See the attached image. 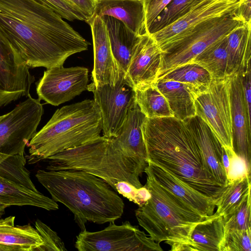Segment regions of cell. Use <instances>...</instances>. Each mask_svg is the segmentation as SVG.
<instances>
[{"instance_id": "cell-1", "label": "cell", "mask_w": 251, "mask_h": 251, "mask_svg": "<svg viewBox=\"0 0 251 251\" xmlns=\"http://www.w3.org/2000/svg\"><path fill=\"white\" fill-rule=\"evenodd\" d=\"M147 161L216 203L226 187L209 173L197 141L186 123L174 117L148 118L142 126Z\"/></svg>"}, {"instance_id": "cell-2", "label": "cell", "mask_w": 251, "mask_h": 251, "mask_svg": "<svg viewBox=\"0 0 251 251\" xmlns=\"http://www.w3.org/2000/svg\"><path fill=\"white\" fill-rule=\"evenodd\" d=\"M35 176L54 201L72 212L81 231L86 229L87 222L114 223L124 213L122 198L108 183L94 175L76 169H40Z\"/></svg>"}, {"instance_id": "cell-3", "label": "cell", "mask_w": 251, "mask_h": 251, "mask_svg": "<svg viewBox=\"0 0 251 251\" xmlns=\"http://www.w3.org/2000/svg\"><path fill=\"white\" fill-rule=\"evenodd\" d=\"M46 170H79L105 181L114 190L115 184L126 181L139 188V176L148 163L131 156L114 141L104 136L48 157Z\"/></svg>"}, {"instance_id": "cell-4", "label": "cell", "mask_w": 251, "mask_h": 251, "mask_svg": "<svg viewBox=\"0 0 251 251\" xmlns=\"http://www.w3.org/2000/svg\"><path fill=\"white\" fill-rule=\"evenodd\" d=\"M102 120L94 100L64 106L29 142L28 163L33 164L100 136Z\"/></svg>"}, {"instance_id": "cell-5", "label": "cell", "mask_w": 251, "mask_h": 251, "mask_svg": "<svg viewBox=\"0 0 251 251\" xmlns=\"http://www.w3.org/2000/svg\"><path fill=\"white\" fill-rule=\"evenodd\" d=\"M145 186L151 194L146 203L135 210L139 225L158 243H188L192 229L209 217L202 216L159 185L147 172Z\"/></svg>"}, {"instance_id": "cell-6", "label": "cell", "mask_w": 251, "mask_h": 251, "mask_svg": "<svg viewBox=\"0 0 251 251\" xmlns=\"http://www.w3.org/2000/svg\"><path fill=\"white\" fill-rule=\"evenodd\" d=\"M0 29L29 68L63 66L67 58L83 51L52 39L0 11Z\"/></svg>"}, {"instance_id": "cell-7", "label": "cell", "mask_w": 251, "mask_h": 251, "mask_svg": "<svg viewBox=\"0 0 251 251\" xmlns=\"http://www.w3.org/2000/svg\"><path fill=\"white\" fill-rule=\"evenodd\" d=\"M244 24L235 13L211 18L159 46L161 61L157 80L173 70L190 63L210 45Z\"/></svg>"}, {"instance_id": "cell-8", "label": "cell", "mask_w": 251, "mask_h": 251, "mask_svg": "<svg viewBox=\"0 0 251 251\" xmlns=\"http://www.w3.org/2000/svg\"><path fill=\"white\" fill-rule=\"evenodd\" d=\"M0 11L52 39L84 51L90 45L43 0H0Z\"/></svg>"}, {"instance_id": "cell-9", "label": "cell", "mask_w": 251, "mask_h": 251, "mask_svg": "<svg viewBox=\"0 0 251 251\" xmlns=\"http://www.w3.org/2000/svg\"><path fill=\"white\" fill-rule=\"evenodd\" d=\"M196 115L210 127L232 159L233 148L230 76L212 79L208 89L195 98Z\"/></svg>"}, {"instance_id": "cell-10", "label": "cell", "mask_w": 251, "mask_h": 251, "mask_svg": "<svg viewBox=\"0 0 251 251\" xmlns=\"http://www.w3.org/2000/svg\"><path fill=\"white\" fill-rule=\"evenodd\" d=\"M75 247L79 251H162L158 243L129 221L121 225L109 223L104 229L81 231Z\"/></svg>"}, {"instance_id": "cell-11", "label": "cell", "mask_w": 251, "mask_h": 251, "mask_svg": "<svg viewBox=\"0 0 251 251\" xmlns=\"http://www.w3.org/2000/svg\"><path fill=\"white\" fill-rule=\"evenodd\" d=\"M43 113L41 100L30 95L12 111L0 116V152L24 155L25 147L37 132Z\"/></svg>"}, {"instance_id": "cell-12", "label": "cell", "mask_w": 251, "mask_h": 251, "mask_svg": "<svg viewBox=\"0 0 251 251\" xmlns=\"http://www.w3.org/2000/svg\"><path fill=\"white\" fill-rule=\"evenodd\" d=\"M87 90L93 93L94 100L100 109L103 136L117 137L135 100L134 90L126 81L125 73L121 72L113 86L106 84L96 87L90 83Z\"/></svg>"}, {"instance_id": "cell-13", "label": "cell", "mask_w": 251, "mask_h": 251, "mask_svg": "<svg viewBox=\"0 0 251 251\" xmlns=\"http://www.w3.org/2000/svg\"><path fill=\"white\" fill-rule=\"evenodd\" d=\"M88 73L79 66L47 69L37 83L38 99L54 106L71 100L87 90Z\"/></svg>"}, {"instance_id": "cell-14", "label": "cell", "mask_w": 251, "mask_h": 251, "mask_svg": "<svg viewBox=\"0 0 251 251\" xmlns=\"http://www.w3.org/2000/svg\"><path fill=\"white\" fill-rule=\"evenodd\" d=\"M0 29V107L30 96L35 78Z\"/></svg>"}, {"instance_id": "cell-15", "label": "cell", "mask_w": 251, "mask_h": 251, "mask_svg": "<svg viewBox=\"0 0 251 251\" xmlns=\"http://www.w3.org/2000/svg\"><path fill=\"white\" fill-rule=\"evenodd\" d=\"M240 0H204L186 14L151 35L159 46L176 39L207 20L234 14Z\"/></svg>"}, {"instance_id": "cell-16", "label": "cell", "mask_w": 251, "mask_h": 251, "mask_svg": "<svg viewBox=\"0 0 251 251\" xmlns=\"http://www.w3.org/2000/svg\"><path fill=\"white\" fill-rule=\"evenodd\" d=\"M161 50L152 37L141 35L134 48L125 78L133 88L141 89L154 84L161 61Z\"/></svg>"}, {"instance_id": "cell-17", "label": "cell", "mask_w": 251, "mask_h": 251, "mask_svg": "<svg viewBox=\"0 0 251 251\" xmlns=\"http://www.w3.org/2000/svg\"><path fill=\"white\" fill-rule=\"evenodd\" d=\"M86 23L91 27L94 48L91 84L96 87L106 84L113 86L123 70L113 56L106 25L99 16L91 18Z\"/></svg>"}, {"instance_id": "cell-18", "label": "cell", "mask_w": 251, "mask_h": 251, "mask_svg": "<svg viewBox=\"0 0 251 251\" xmlns=\"http://www.w3.org/2000/svg\"><path fill=\"white\" fill-rule=\"evenodd\" d=\"M229 76L233 150L236 155L245 161L247 170L250 171L251 116L246 106L239 73Z\"/></svg>"}, {"instance_id": "cell-19", "label": "cell", "mask_w": 251, "mask_h": 251, "mask_svg": "<svg viewBox=\"0 0 251 251\" xmlns=\"http://www.w3.org/2000/svg\"><path fill=\"white\" fill-rule=\"evenodd\" d=\"M194 134L206 167L212 177L221 185L230 182L222 162L224 147L209 126L198 116L184 121Z\"/></svg>"}, {"instance_id": "cell-20", "label": "cell", "mask_w": 251, "mask_h": 251, "mask_svg": "<svg viewBox=\"0 0 251 251\" xmlns=\"http://www.w3.org/2000/svg\"><path fill=\"white\" fill-rule=\"evenodd\" d=\"M144 172L149 173L159 185L173 193L201 215L210 217L214 214L216 202L182 182L162 167L148 162Z\"/></svg>"}, {"instance_id": "cell-21", "label": "cell", "mask_w": 251, "mask_h": 251, "mask_svg": "<svg viewBox=\"0 0 251 251\" xmlns=\"http://www.w3.org/2000/svg\"><path fill=\"white\" fill-rule=\"evenodd\" d=\"M103 16L121 21L138 36L147 33L143 0H97L91 18Z\"/></svg>"}, {"instance_id": "cell-22", "label": "cell", "mask_w": 251, "mask_h": 251, "mask_svg": "<svg viewBox=\"0 0 251 251\" xmlns=\"http://www.w3.org/2000/svg\"><path fill=\"white\" fill-rule=\"evenodd\" d=\"M146 117L134 100L128 110L118 136L113 138L125 152L148 163L142 130Z\"/></svg>"}, {"instance_id": "cell-23", "label": "cell", "mask_w": 251, "mask_h": 251, "mask_svg": "<svg viewBox=\"0 0 251 251\" xmlns=\"http://www.w3.org/2000/svg\"><path fill=\"white\" fill-rule=\"evenodd\" d=\"M101 18L106 25L113 56L126 74L140 36L113 17L103 16Z\"/></svg>"}, {"instance_id": "cell-24", "label": "cell", "mask_w": 251, "mask_h": 251, "mask_svg": "<svg viewBox=\"0 0 251 251\" xmlns=\"http://www.w3.org/2000/svg\"><path fill=\"white\" fill-rule=\"evenodd\" d=\"M0 202L11 205H30L47 210H56L59 206L52 199L0 175Z\"/></svg>"}, {"instance_id": "cell-25", "label": "cell", "mask_w": 251, "mask_h": 251, "mask_svg": "<svg viewBox=\"0 0 251 251\" xmlns=\"http://www.w3.org/2000/svg\"><path fill=\"white\" fill-rule=\"evenodd\" d=\"M154 84L166 98L174 117L184 121L196 115L195 96L187 85L163 79Z\"/></svg>"}, {"instance_id": "cell-26", "label": "cell", "mask_w": 251, "mask_h": 251, "mask_svg": "<svg viewBox=\"0 0 251 251\" xmlns=\"http://www.w3.org/2000/svg\"><path fill=\"white\" fill-rule=\"evenodd\" d=\"M251 25L238 26L226 36L227 76L240 72L251 64Z\"/></svg>"}, {"instance_id": "cell-27", "label": "cell", "mask_w": 251, "mask_h": 251, "mask_svg": "<svg viewBox=\"0 0 251 251\" xmlns=\"http://www.w3.org/2000/svg\"><path fill=\"white\" fill-rule=\"evenodd\" d=\"M15 216L0 219V243L18 248L20 251H35L43 240L30 224L15 225Z\"/></svg>"}, {"instance_id": "cell-28", "label": "cell", "mask_w": 251, "mask_h": 251, "mask_svg": "<svg viewBox=\"0 0 251 251\" xmlns=\"http://www.w3.org/2000/svg\"><path fill=\"white\" fill-rule=\"evenodd\" d=\"M225 234L223 216H212L197 224L190 235L195 251H220Z\"/></svg>"}, {"instance_id": "cell-29", "label": "cell", "mask_w": 251, "mask_h": 251, "mask_svg": "<svg viewBox=\"0 0 251 251\" xmlns=\"http://www.w3.org/2000/svg\"><path fill=\"white\" fill-rule=\"evenodd\" d=\"M250 171L232 179L218 200L214 216L225 217L236 208L251 194Z\"/></svg>"}, {"instance_id": "cell-30", "label": "cell", "mask_w": 251, "mask_h": 251, "mask_svg": "<svg viewBox=\"0 0 251 251\" xmlns=\"http://www.w3.org/2000/svg\"><path fill=\"white\" fill-rule=\"evenodd\" d=\"M226 36L210 45L190 62L196 63L206 70L212 79L227 76Z\"/></svg>"}, {"instance_id": "cell-31", "label": "cell", "mask_w": 251, "mask_h": 251, "mask_svg": "<svg viewBox=\"0 0 251 251\" xmlns=\"http://www.w3.org/2000/svg\"><path fill=\"white\" fill-rule=\"evenodd\" d=\"M159 79L185 84L189 87L195 97L206 91L212 80L208 72L201 66L194 63L181 65Z\"/></svg>"}, {"instance_id": "cell-32", "label": "cell", "mask_w": 251, "mask_h": 251, "mask_svg": "<svg viewBox=\"0 0 251 251\" xmlns=\"http://www.w3.org/2000/svg\"><path fill=\"white\" fill-rule=\"evenodd\" d=\"M135 100L148 118L174 117L166 98L154 84L134 89Z\"/></svg>"}, {"instance_id": "cell-33", "label": "cell", "mask_w": 251, "mask_h": 251, "mask_svg": "<svg viewBox=\"0 0 251 251\" xmlns=\"http://www.w3.org/2000/svg\"><path fill=\"white\" fill-rule=\"evenodd\" d=\"M25 164L24 155H9L0 152V175L37 192Z\"/></svg>"}, {"instance_id": "cell-34", "label": "cell", "mask_w": 251, "mask_h": 251, "mask_svg": "<svg viewBox=\"0 0 251 251\" xmlns=\"http://www.w3.org/2000/svg\"><path fill=\"white\" fill-rule=\"evenodd\" d=\"M204 0H172L147 30L150 35L177 20Z\"/></svg>"}, {"instance_id": "cell-35", "label": "cell", "mask_w": 251, "mask_h": 251, "mask_svg": "<svg viewBox=\"0 0 251 251\" xmlns=\"http://www.w3.org/2000/svg\"><path fill=\"white\" fill-rule=\"evenodd\" d=\"M251 194L234 210L223 217L225 232L251 229Z\"/></svg>"}, {"instance_id": "cell-36", "label": "cell", "mask_w": 251, "mask_h": 251, "mask_svg": "<svg viewBox=\"0 0 251 251\" xmlns=\"http://www.w3.org/2000/svg\"><path fill=\"white\" fill-rule=\"evenodd\" d=\"M220 251H251V229L225 232Z\"/></svg>"}, {"instance_id": "cell-37", "label": "cell", "mask_w": 251, "mask_h": 251, "mask_svg": "<svg viewBox=\"0 0 251 251\" xmlns=\"http://www.w3.org/2000/svg\"><path fill=\"white\" fill-rule=\"evenodd\" d=\"M35 228L41 236L43 244L35 251H67L57 233L40 220L35 221Z\"/></svg>"}, {"instance_id": "cell-38", "label": "cell", "mask_w": 251, "mask_h": 251, "mask_svg": "<svg viewBox=\"0 0 251 251\" xmlns=\"http://www.w3.org/2000/svg\"><path fill=\"white\" fill-rule=\"evenodd\" d=\"M61 18L70 21L79 20L86 22L88 18L81 11L64 0H43Z\"/></svg>"}, {"instance_id": "cell-39", "label": "cell", "mask_w": 251, "mask_h": 251, "mask_svg": "<svg viewBox=\"0 0 251 251\" xmlns=\"http://www.w3.org/2000/svg\"><path fill=\"white\" fill-rule=\"evenodd\" d=\"M172 0H143L146 31L153 21Z\"/></svg>"}, {"instance_id": "cell-40", "label": "cell", "mask_w": 251, "mask_h": 251, "mask_svg": "<svg viewBox=\"0 0 251 251\" xmlns=\"http://www.w3.org/2000/svg\"><path fill=\"white\" fill-rule=\"evenodd\" d=\"M240 75L243 91L248 113L251 116V64L239 72Z\"/></svg>"}, {"instance_id": "cell-41", "label": "cell", "mask_w": 251, "mask_h": 251, "mask_svg": "<svg viewBox=\"0 0 251 251\" xmlns=\"http://www.w3.org/2000/svg\"><path fill=\"white\" fill-rule=\"evenodd\" d=\"M64 0L81 11L82 13L86 15L89 19L92 17L94 14L97 1V0Z\"/></svg>"}, {"instance_id": "cell-42", "label": "cell", "mask_w": 251, "mask_h": 251, "mask_svg": "<svg viewBox=\"0 0 251 251\" xmlns=\"http://www.w3.org/2000/svg\"><path fill=\"white\" fill-rule=\"evenodd\" d=\"M235 14L245 24L251 25V0H240Z\"/></svg>"}, {"instance_id": "cell-43", "label": "cell", "mask_w": 251, "mask_h": 251, "mask_svg": "<svg viewBox=\"0 0 251 251\" xmlns=\"http://www.w3.org/2000/svg\"><path fill=\"white\" fill-rule=\"evenodd\" d=\"M0 251H20L18 248L0 243Z\"/></svg>"}, {"instance_id": "cell-44", "label": "cell", "mask_w": 251, "mask_h": 251, "mask_svg": "<svg viewBox=\"0 0 251 251\" xmlns=\"http://www.w3.org/2000/svg\"><path fill=\"white\" fill-rule=\"evenodd\" d=\"M8 206L0 202V218L5 213V210Z\"/></svg>"}]
</instances>
